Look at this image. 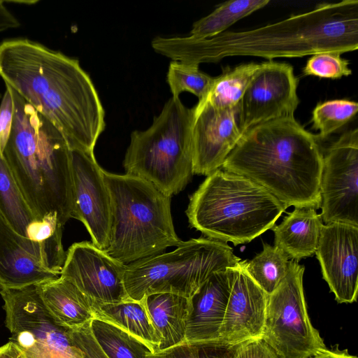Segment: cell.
Wrapping results in <instances>:
<instances>
[{
	"mask_svg": "<svg viewBox=\"0 0 358 358\" xmlns=\"http://www.w3.org/2000/svg\"><path fill=\"white\" fill-rule=\"evenodd\" d=\"M10 341L24 358H86L71 337V329L59 323L45 306L37 285L0 289Z\"/></svg>",
	"mask_w": 358,
	"mask_h": 358,
	"instance_id": "obj_9",
	"label": "cell"
},
{
	"mask_svg": "<svg viewBox=\"0 0 358 358\" xmlns=\"http://www.w3.org/2000/svg\"><path fill=\"white\" fill-rule=\"evenodd\" d=\"M73 190L71 217L83 223L92 243L105 250L111 224V199L103 170L94 152L71 149Z\"/></svg>",
	"mask_w": 358,
	"mask_h": 358,
	"instance_id": "obj_13",
	"label": "cell"
},
{
	"mask_svg": "<svg viewBox=\"0 0 358 358\" xmlns=\"http://www.w3.org/2000/svg\"><path fill=\"white\" fill-rule=\"evenodd\" d=\"M193 121L194 107L171 96L147 129L131 132L125 174L144 179L168 196L178 194L194 174Z\"/></svg>",
	"mask_w": 358,
	"mask_h": 358,
	"instance_id": "obj_7",
	"label": "cell"
},
{
	"mask_svg": "<svg viewBox=\"0 0 358 358\" xmlns=\"http://www.w3.org/2000/svg\"><path fill=\"white\" fill-rule=\"evenodd\" d=\"M247 260L232 266L233 280L218 341L229 345L262 338L268 295L246 269Z\"/></svg>",
	"mask_w": 358,
	"mask_h": 358,
	"instance_id": "obj_17",
	"label": "cell"
},
{
	"mask_svg": "<svg viewBox=\"0 0 358 358\" xmlns=\"http://www.w3.org/2000/svg\"><path fill=\"white\" fill-rule=\"evenodd\" d=\"M259 64L249 63L227 68L213 82L203 99L198 103H206L219 108L238 106L243 95Z\"/></svg>",
	"mask_w": 358,
	"mask_h": 358,
	"instance_id": "obj_24",
	"label": "cell"
},
{
	"mask_svg": "<svg viewBox=\"0 0 358 358\" xmlns=\"http://www.w3.org/2000/svg\"><path fill=\"white\" fill-rule=\"evenodd\" d=\"M142 300L159 338V350L185 342L189 298L162 292L145 295Z\"/></svg>",
	"mask_w": 358,
	"mask_h": 358,
	"instance_id": "obj_22",
	"label": "cell"
},
{
	"mask_svg": "<svg viewBox=\"0 0 358 358\" xmlns=\"http://www.w3.org/2000/svg\"><path fill=\"white\" fill-rule=\"evenodd\" d=\"M322 150V220L358 227V129L345 131Z\"/></svg>",
	"mask_w": 358,
	"mask_h": 358,
	"instance_id": "obj_11",
	"label": "cell"
},
{
	"mask_svg": "<svg viewBox=\"0 0 358 358\" xmlns=\"http://www.w3.org/2000/svg\"><path fill=\"white\" fill-rule=\"evenodd\" d=\"M5 3H20V4H28V5H32V4H34L38 2V1H31V0H28V1H26V0H22V1H19V0H15V1H13V0H10V1H4Z\"/></svg>",
	"mask_w": 358,
	"mask_h": 358,
	"instance_id": "obj_39",
	"label": "cell"
},
{
	"mask_svg": "<svg viewBox=\"0 0 358 358\" xmlns=\"http://www.w3.org/2000/svg\"><path fill=\"white\" fill-rule=\"evenodd\" d=\"M198 64L172 61L169 66L166 81L173 97H179L182 92H189L199 101L207 93L213 77L199 70Z\"/></svg>",
	"mask_w": 358,
	"mask_h": 358,
	"instance_id": "obj_30",
	"label": "cell"
},
{
	"mask_svg": "<svg viewBox=\"0 0 358 358\" xmlns=\"http://www.w3.org/2000/svg\"><path fill=\"white\" fill-rule=\"evenodd\" d=\"M340 53L326 52L315 54L310 57L303 69L305 75L323 78L337 79L352 74L348 60Z\"/></svg>",
	"mask_w": 358,
	"mask_h": 358,
	"instance_id": "obj_32",
	"label": "cell"
},
{
	"mask_svg": "<svg viewBox=\"0 0 358 358\" xmlns=\"http://www.w3.org/2000/svg\"><path fill=\"white\" fill-rule=\"evenodd\" d=\"M0 77L64 136L71 149L94 152L105 112L77 59L26 38L0 43Z\"/></svg>",
	"mask_w": 358,
	"mask_h": 358,
	"instance_id": "obj_1",
	"label": "cell"
},
{
	"mask_svg": "<svg viewBox=\"0 0 358 358\" xmlns=\"http://www.w3.org/2000/svg\"><path fill=\"white\" fill-rule=\"evenodd\" d=\"M216 341L184 342L151 353L146 358H234L240 345Z\"/></svg>",
	"mask_w": 358,
	"mask_h": 358,
	"instance_id": "obj_31",
	"label": "cell"
},
{
	"mask_svg": "<svg viewBox=\"0 0 358 358\" xmlns=\"http://www.w3.org/2000/svg\"><path fill=\"white\" fill-rule=\"evenodd\" d=\"M92 335L108 358H146L152 353L142 341L117 326L94 318Z\"/></svg>",
	"mask_w": 358,
	"mask_h": 358,
	"instance_id": "obj_27",
	"label": "cell"
},
{
	"mask_svg": "<svg viewBox=\"0 0 358 358\" xmlns=\"http://www.w3.org/2000/svg\"><path fill=\"white\" fill-rule=\"evenodd\" d=\"M111 199L108 246L104 251L127 265L178 246L171 198L150 182L103 170Z\"/></svg>",
	"mask_w": 358,
	"mask_h": 358,
	"instance_id": "obj_6",
	"label": "cell"
},
{
	"mask_svg": "<svg viewBox=\"0 0 358 358\" xmlns=\"http://www.w3.org/2000/svg\"><path fill=\"white\" fill-rule=\"evenodd\" d=\"M358 103L347 99H334L318 103L312 113L313 128L319 131L317 139L324 140L345 126L355 116Z\"/></svg>",
	"mask_w": 358,
	"mask_h": 358,
	"instance_id": "obj_29",
	"label": "cell"
},
{
	"mask_svg": "<svg viewBox=\"0 0 358 358\" xmlns=\"http://www.w3.org/2000/svg\"><path fill=\"white\" fill-rule=\"evenodd\" d=\"M8 87L13 120L1 155L36 219L56 215L64 226L73 211L71 148L50 120Z\"/></svg>",
	"mask_w": 358,
	"mask_h": 358,
	"instance_id": "obj_4",
	"label": "cell"
},
{
	"mask_svg": "<svg viewBox=\"0 0 358 358\" xmlns=\"http://www.w3.org/2000/svg\"><path fill=\"white\" fill-rule=\"evenodd\" d=\"M286 209L253 180L219 169L191 195L186 214L208 238L237 245L272 229Z\"/></svg>",
	"mask_w": 358,
	"mask_h": 358,
	"instance_id": "obj_5",
	"label": "cell"
},
{
	"mask_svg": "<svg viewBox=\"0 0 358 358\" xmlns=\"http://www.w3.org/2000/svg\"><path fill=\"white\" fill-rule=\"evenodd\" d=\"M13 120V102L10 90L6 85V90L0 105V152L2 154L8 140Z\"/></svg>",
	"mask_w": 358,
	"mask_h": 358,
	"instance_id": "obj_34",
	"label": "cell"
},
{
	"mask_svg": "<svg viewBox=\"0 0 358 358\" xmlns=\"http://www.w3.org/2000/svg\"><path fill=\"white\" fill-rule=\"evenodd\" d=\"M234 358H280L262 338L242 343Z\"/></svg>",
	"mask_w": 358,
	"mask_h": 358,
	"instance_id": "obj_35",
	"label": "cell"
},
{
	"mask_svg": "<svg viewBox=\"0 0 358 358\" xmlns=\"http://www.w3.org/2000/svg\"><path fill=\"white\" fill-rule=\"evenodd\" d=\"M289 257L280 248L268 243L252 259L246 269L254 281L268 295L284 279L288 271Z\"/></svg>",
	"mask_w": 358,
	"mask_h": 358,
	"instance_id": "obj_28",
	"label": "cell"
},
{
	"mask_svg": "<svg viewBox=\"0 0 358 358\" xmlns=\"http://www.w3.org/2000/svg\"><path fill=\"white\" fill-rule=\"evenodd\" d=\"M316 136L294 117L252 127L222 169L264 187L286 208H320L322 150Z\"/></svg>",
	"mask_w": 358,
	"mask_h": 358,
	"instance_id": "obj_3",
	"label": "cell"
},
{
	"mask_svg": "<svg viewBox=\"0 0 358 358\" xmlns=\"http://www.w3.org/2000/svg\"><path fill=\"white\" fill-rule=\"evenodd\" d=\"M1 94H0V99H1Z\"/></svg>",
	"mask_w": 358,
	"mask_h": 358,
	"instance_id": "obj_40",
	"label": "cell"
},
{
	"mask_svg": "<svg viewBox=\"0 0 358 358\" xmlns=\"http://www.w3.org/2000/svg\"><path fill=\"white\" fill-rule=\"evenodd\" d=\"M243 134L238 106L219 108L197 103L192 126L194 174L207 176L221 169Z\"/></svg>",
	"mask_w": 358,
	"mask_h": 358,
	"instance_id": "obj_15",
	"label": "cell"
},
{
	"mask_svg": "<svg viewBox=\"0 0 358 358\" xmlns=\"http://www.w3.org/2000/svg\"><path fill=\"white\" fill-rule=\"evenodd\" d=\"M37 285L45 306L63 326L76 329L94 318L90 299L69 280L59 275Z\"/></svg>",
	"mask_w": 358,
	"mask_h": 358,
	"instance_id": "obj_21",
	"label": "cell"
},
{
	"mask_svg": "<svg viewBox=\"0 0 358 358\" xmlns=\"http://www.w3.org/2000/svg\"><path fill=\"white\" fill-rule=\"evenodd\" d=\"M151 46L172 61L198 65L231 56L273 60L326 52L342 54L358 48V1L321 3L278 22L244 31H226L205 39L157 36Z\"/></svg>",
	"mask_w": 358,
	"mask_h": 358,
	"instance_id": "obj_2",
	"label": "cell"
},
{
	"mask_svg": "<svg viewBox=\"0 0 358 358\" xmlns=\"http://www.w3.org/2000/svg\"><path fill=\"white\" fill-rule=\"evenodd\" d=\"M125 265L92 242L72 244L60 276L73 282L91 303H113L130 299L124 285Z\"/></svg>",
	"mask_w": 358,
	"mask_h": 358,
	"instance_id": "obj_14",
	"label": "cell"
},
{
	"mask_svg": "<svg viewBox=\"0 0 358 358\" xmlns=\"http://www.w3.org/2000/svg\"><path fill=\"white\" fill-rule=\"evenodd\" d=\"M269 2L270 0L227 1L218 5L209 15L195 22L189 36L195 39H205L217 36Z\"/></svg>",
	"mask_w": 358,
	"mask_h": 358,
	"instance_id": "obj_26",
	"label": "cell"
},
{
	"mask_svg": "<svg viewBox=\"0 0 358 358\" xmlns=\"http://www.w3.org/2000/svg\"><path fill=\"white\" fill-rule=\"evenodd\" d=\"M3 0H0V32L18 28L19 20L8 10Z\"/></svg>",
	"mask_w": 358,
	"mask_h": 358,
	"instance_id": "obj_36",
	"label": "cell"
},
{
	"mask_svg": "<svg viewBox=\"0 0 358 358\" xmlns=\"http://www.w3.org/2000/svg\"><path fill=\"white\" fill-rule=\"evenodd\" d=\"M323 279L338 303L357 301L358 292V227L331 222L323 224L315 253Z\"/></svg>",
	"mask_w": 358,
	"mask_h": 358,
	"instance_id": "obj_16",
	"label": "cell"
},
{
	"mask_svg": "<svg viewBox=\"0 0 358 358\" xmlns=\"http://www.w3.org/2000/svg\"><path fill=\"white\" fill-rule=\"evenodd\" d=\"M304 270L297 261H289L287 275L268 296L262 339L280 358H308L327 349L307 312Z\"/></svg>",
	"mask_w": 358,
	"mask_h": 358,
	"instance_id": "obj_10",
	"label": "cell"
},
{
	"mask_svg": "<svg viewBox=\"0 0 358 358\" xmlns=\"http://www.w3.org/2000/svg\"><path fill=\"white\" fill-rule=\"evenodd\" d=\"M232 280V266L215 271L189 298L185 342L218 341Z\"/></svg>",
	"mask_w": 358,
	"mask_h": 358,
	"instance_id": "obj_18",
	"label": "cell"
},
{
	"mask_svg": "<svg viewBox=\"0 0 358 358\" xmlns=\"http://www.w3.org/2000/svg\"><path fill=\"white\" fill-rule=\"evenodd\" d=\"M0 214L16 233L26 238L29 225L37 220L1 152Z\"/></svg>",
	"mask_w": 358,
	"mask_h": 358,
	"instance_id": "obj_25",
	"label": "cell"
},
{
	"mask_svg": "<svg viewBox=\"0 0 358 358\" xmlns=\"http://www.w3.org/2000/svg\"><path fill=\"white\" fill-rule=\"evenodd\" d=\"M94 318L111 323L145 343L152 353L159 351V338L143 300L113 303H92Z\"/></svg>",
	"mask_w": 358,
	"mask_h": 358,
	"instance_id": "obj_23",
	"label": "cell"
},
{
	"mask_svg": "<svg viewBox=\"0 0 358 358\" xmlns=\"http://www.w3.org/2000/svg\"><path fill=\"white\" fill-rule=\"evenodd\" d=\"M323 225L321 215L312 208H294L281 223L274 225V246L292 260L312 257L317 250Z\"/></svg>",
	"mask_w": 358,
	"mask_h": 358,
	"instance_id": "obj_20",
	"label": "cell"
},
{
	"mask_svg": "<svg viewBox=\"0 0 358 358\" xmlns=\"http://www.w3.org/2000/svg\"><path fill=\"white\" fill-rule=\"evenodd\" d=\"M24 238L0 214V289L40 285L59 276L25 248Z\"/></svg>",
	"mask_w": 358,
	"mask_h": 358,
	"instance_id": "obj_19",
	"label": "cell"
},
{
	"mask_svg": "<svg viewBox=\"0 0 358 358\" xmlns=\"http://www.w3.org/2000/svg\"><path fill=\"white\" fill-rule=\"evenodd\" d=\"M0 358H24L19 348L11 341L0 346Z\"/></svg>",
	"mask_w": 358,
	"mask_h": 358,
	"instance_id": "obj_37",
	"label": "cell"
},
{
	"mask_svg": "<svg viewBox=\"0 0 358 358\" xmlns=\"http://www.w3.org/2000/svg\"><path fill=\"white\" fill-rule=\"evenodd\" d=\"M90 323L71 330V337L86 358H108L93 338Z\"/></svg>",
	"mask_w": 358,
	"mask_h": 358,
	"instance_id": "obj_33",
	"label": "cell"
},
{
	"mask_svg": "<svg viewBox=\"0 0 358 358\" xmlns=\"http://www.w3.org/2000/svg\"><path fill=\"white\" fill-rule=\"evenodd\" d=\"M308 358H357L348 353L346 350L341 351L339 350H330L326 349Z\"/></svg>",
	"mask_w": 358,
	"mask_h": 358,
	"instance_id": "obj_38",
	"label": "cell"
},
{
	"mask_svg": "<svg viewBox=\"0 0 358 358\" xmlns=\"http://www.w3.org/2000/svg\"><path fill=\"white\" fill-rule=\"evenodd\" d=\"M241 259L227 244L210 238L182 241L172 252L125 265L124 285L130 299L141 301L154 293H173L189 298L214 272Z\"/></svg>",
	"mask_w": 358,
	"mask_h": 358,
	"instance_id": "obj_8",
	"label": "cell"
},
{
	"mask_svg": "<svg viewBox=\"0 0 358 358\" xmlns=\"http://www.w3.org/2000/svg\"><path fill=\"white\" fill-rule=\"evenodd\" d=\"M297 85L290 64L273 60L259 64L238 105L242 132L260 123L294 117L299 103Z\"/></svg>",
	"mask_w": 358,
	"mask_h": 358,
	"instance_id": "obj_12",
	"label": "cell"
}]
</instances>
